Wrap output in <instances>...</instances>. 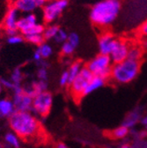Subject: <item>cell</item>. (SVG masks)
Masks as SVG:
<instances>
[{
    "label": "cell",
    "mask_w": 147,
    "mask_h": 148,
    "mask_svg": "<svg viewBox=\"0 0 147 148\" xmlns=\"http://www.w3.org/2000/svg\"><path fill=\"white\" fill-rule=\"evenodd\" d=\"M9 123L15 134L25 139L35 138L42 132L38 120L29 111L15 110L9 117Z\"/></svg>",
    "instance_id": "obj_1"
},
{
    "label": "cell",
    "mask_w": 147,
    "mask_h": 148,
    "mask_svg": "<svg viewBox=\"0 0 147 148\" xmlns=\"http://www.w3.org/2000/svg\"><path fill=\"white\" fill-rule=\"evenodd\" d=\"M121 12V3L112 0H101L92 6L90 20L99 27H107L112 25Z\"/></svg>",
    "instance_id": "obj_2"
},
{
    "label": "cell",
    "mask_w": 147,
    "mask_h": 148,
    "mask_svg": "<svg viewBox=\"0 0 147 148\" xmlns=\"http://www.w3.org/2000/svg\"><path fill=\"white\" fill-rule=\"evenodd\" d=\"M140 71V61L127 58L120 63L113 64L110 78L116 84H128L138 76Z\"/></svg>",
    "instance_id": "obj_3"
},
{
    "label": "cell",
    "mask_w": 147,
    "mask_h": 148,
    "mask_svg": "<svg viewBox=\"0 0 147 148\" xmlns=\"http://www.w3.org/2000/svg\"><path fill=\"white\" fill-rule=\"evenodd\" d=\"M112 66L113 62L109 56L101 53L92 59L86 65L94 75L102 77L106 79L110 78Z\"/></svg>",
    "instance_id": "obj_4"
},
{
    "label": "cell",
    "mask_w": 147,
    "mask_h": 148,
    "mask_svg": "<svg viewBox=\"0 0 147 148\" xmlns=\"http://www.w3.org/2000/svg\"><path fill=\"white\" fill-rule=\"evenodd\" d=\"M69 5L68 0H48L42 7V15L45 23L55 21Z\"/></svg>",
    "instance_id": "obj_5"
},
{
    "label": "cell",
    "mask_w": 147,
    "mask_h": 148,
    "mask_svg": "<svg viewBox=\"0 0 147 148\" xmlns=\"http://www.w3.org/2000/svg\"><path fill=\"white\" fill-rule=\"evenodd\" d=\"M94 77L87 67H82L81 71L78 74V76L73 79L70 85V91L72 96L75 99H80L83 97V92L88 85L91 79Z\"/></svg>",
    "instance_id": "obj_6"
},
{
    "label": "cell",
    "mask_w": 147,
    "mask_h": 148,
    "mask_svg": "<svg viewBox=\"0 0 147 148\" xmlns=\"http://www.w3.org/2000/svg\"><path fill=\"white\" fill-rule=\"evenodd\" d=\"M53 103V98L50 92L44 91L36 95L33 98L32 109L34 113L41 116H46L49 112Z\"/></svg>",
    "instance_id": "obj_7"
},
{
    "label": "cell",
    "mask_w": 147,
    "mask_h": 148,
    "mask_svg": "<svg viewBox=\"0 0 147 148\" xmlns=\"http://www.w3.org/2000/svg\"><path fill=\"white\" fill-rule=\"evenodd\" d=\"M18 20H19V11L13 5H11L6 12L3 21V28L7 36H11L19 33L17 29Z\"/></svg>",
    "instance_id": "obj_8"
},
{
    "label": "cell",
    "mask_w": 147,
    "mask_h": 148,
    "mask_svg": "<svg viewBox=\"0 0 147 148\" xmlns=\"http://www.w3.org/2000/svg\"><path fill=\"white\" fill-rule=\"evenodd\" d=\"M47 1L48 0H15L12 5L19 12L30 13L42 8Z\"/></svg>",
    "instance_id": "obj_9"
},
{
    "label": "cell",
    "mask_w": 147,
    "mask_h": 148,
    "mask_svg": "<svg viewBox=\"0 0 147 148\" xmlns=\"http://www.w3.org/2000/svg\"><path fill=\"white\" fill-rule=\"evenodd\" d=\"M131 45L127 42L118 39L113 50L109 54V57L111 58L113 64L120 63L128 58L129 49Z\"/></svg>",
    "instance_id": "obj_10"
},
{
    "label": "cell",
    "mask_w": 147,
    "mask_h": 148,
    "mask_svg": "<svg viewBox=\"0 0 147 148\" xmlns=\"http://www.w3.org/2000/svg\"><path fill=\"white\" fill-rule=\"evenodd\" d=\"M117 40L118 39L116 38V37L110 33H103L102 34L100 35L98 39L99 52L101 54L109 56V54L113 50Z\"/></svg>",
    "instance_id": "obj_11"
},
{
    "label": "cell",
    "mask_w": 147,
    "mask_h": 148,
    "mask_svg": "<svg viewBox=\"0 0 147 148\" xmlns=\"http://www.w3.org/2000/svg\"><path fill=\"white\" fill-rule=\"evenodd\" d=\"M12 102L14 104L15 110L30 111L32 109L33 97H31L27 92H25V91H23L21 92H19V94H13Z\"/></svg>",
    "instance_id": "obj_12"
},
{
    "label": "cell",
    "mask_w": 147,
    "mask_h": 148,
    "mask_svg": "<svg viewBox=\"0 0 147 148\" xmlns=\"http://www.w3.org/2000/svg\"><path fill=\"white\" fill-rule=\"evenodd\" d=\"M37 23H38V21H37V16H36V14H34V12H30L21 18H19V20H18V22H17V29L23 35H25Z\"/></svg>",
    "instance_id": "obj_13"
},
{
    "label": "cell",
    "mask_w": 147,
    "mask_h": 148,
    "mask_svg": "<svg viewBox=\"0 0 147 148\" xmlns=\"http://www.w3.org/2000/svg\"><path fill=\"white\" fill-rule=\"evenodd\" d=\"M47 87H48L47 81L39 79L38 81H34L28 86L24 87V91L28 95L34 98L36 95H38L44 91H47Z\"/></svg>",
    "instance_id": "obj_14"
},
{
    "label": "cell",
    "mask_w": 147,
    "mask_h": 148,
    "mask_svg": "<svg viewBox=\"0 0 147 148\" xmlns=\"http://www.w3.org/2000/svg\"><path fill=\"white\" fill-rule=\"evenodd\" d=\"M107 79L102 78V77H100V76H95L94 75V77L91 79V80L89 81L88 85L86 86L84 92H83V97L84 96H86L88 95H91L92 92H95L96 90L101 88L105 83H106Z\"/></svg>",
    "instance_id": "obj_15"
},
{
    "label": "cell",
    "mask_w": 147,
    "mask_h": 148,
    "mask_svg": "<svg viewBox=\"0 0 147 148\" xmlns=\"http://www.w3.org/2000/svg\"><path fill=\"white\" fill-rule=\"evenodd\" d=\"M15 111L12 101L9 99H0V118L10 117Z\"/></svg>",
    "instance_id": "obj_16"
},
{
    "label": "cell",
    "mask_w": 147,
    "mask_h": 148,
    "mask_svg": "<svg viewBox=\"0 0 147 148\" xmlns=\"http://www.w3.org/2000/svg\"><path fill=\"white\" fill-rule=\"evenodd\" d=\"M140 119H141V109L137 108L133 109L131 112L126 116V118L124 119V122L122 123V125L126 126L129 129L132 128Z\"/></svg>",
    "instance_id": "obj_17"
},
{
    "label": "cell",
    "mask_w": 147,
    "mask_h": 148,
    "mask_svg": "<svg viewBox=\"0 0 147 148\" xmlns=\"http://www.w3.org/2000/svg\"><path fill=\"white\" fill-rule=\"evenodd\" d=\"M82 64L80 62H73L72 64H70L69 69L67 70L68 74H69V86L70 85V83L73 81L77 76L78 74L79 73V71L82 69Z\"/></svg>",
    "instance_id": "obj_18"
},
{
    "label": "cell",
    "mask_w": 147,
    "mask_h": 148,
    "mask_svg": "<svg viewBox=\"0 0 147 148\" xmlns=\"http://www.w3.org/2000/svg\"><path fill=\"white\" fill-rule=\"evenodd\" d=\"M37 50L39 52V54L41 55V57L42 58V59H47L49 57H51L53 54V48L50 44L46 43V42H42V44H40L37 48Z\"/></svg>",
    "instance_id": "obj_19"
},
{
    "label": "cell",
    "mask_w": 147,
    "mask_h": 148,
    "mask_svg": "<svg viewBox=\"0 0 147 148\" xmlns=\"http://www.w3.org/2000/svg\"><path fill=\"white\" fill-rule=\"evenodd\" d=\"M24 40H26L27 42H28L34 45H37V46H39L45 41L42 34H32L24 35Z\"/></svg>",
    "instance_id": "obj_20"
},
{
    "label": "cell",
    "mask_w": 147,
    "mask_h": 148,
    "mask_svg": "<svg viewBox=\"0 0 147 148\" xmlns=\"http://www.w3.org/2000/svg\"><path fill=\"white\" fill-rule=\"evenodd\" d=\"M143 56V49L138 47V46H131L130 49H129V54H128V58L136 60V61H140Z\"/></svg>",
    "instance_id": "obj_21"
},
{
    "label": "cell",
    "mask_w": 147,
    "mask_h": 148,
    "mask_svg": "<svg viewBox=\"0 0 147 148\" xmlns=\"http://www.w3.org/2000/svg\"><path fill=\"white\" fill-rule=\"evenodd\" d=\"M59 27L57 25H49L44 28L43 31V37L45 40H53L56 36L57 33L59 30Z\"/></svg>",
    "instance_id": "obj_22"
},
{
    "label": "cell",
    "mask_w": 147,
    "mask_h": 148,
    "mask_svg": "<svg viewBox=\"0 0 147 148\" xmlns=\"http://www.w3.org/2000/svg\"><path fill=\"white\" fill-rule=\"evenodd\" d=\"M22 79H23V74H22V71H21V68H19V67L15 68V69L12 71V74H11L10 79H11L14 84H21Z\"/></svg>",
    "instance_id": "obj_23"
},
{
    "label": "cell",
    "mask_w": 147,
    "mask_h": 148,
    "mask_svg": "<svg viewBox=\"0 0 147 148\" xmlns=\"http://www.w3.org/2000/svg\"><path fill=\"white\" fill-rule=\"evenodd\" d=\"M5 142L10 145L11 146L14 147V148H19L20 147V141L19 138L16 136V134L14 133H7L5 137Z\"/></svg>",
    "instance_id": "obj_24"
},
{
    "label": "cell",
    "mask_w": 147,
    "mask_h": 148,
    "mask_svg": "<svg viewBox=\"0 0 147 148\" xmlns=\"http://www.w3.org/2000/svg\"><path fill=\"white\" fill-rule=\"evenodd\" d=\"M76 48L73 46L72 44H70L69 42H64V43H62V46H61V52L64 56H66V57H68V56H70L72 55L73 53H74Z\"/></svg>",
    "instance_id": "obj_25"
},
{
    "label": "cell",
    "mask_w": 147,
    "mask_h": 148,
    "mask_svg": "<svg viewBox=\"0 0 147 148\" xmlns=\"http://www.w3.org/2000/svg\"><path fill=\"white\" fill-rule=\"evenodd\" d=\"M67 38H68V33L65 30L59 28L58 32L57 33L56 36H55V38L53 40L57 43L62 44V43H64V42L67 41Z\"/></svg>",
    "instance_id": "obj_26"
},
{
    "label": "cell",
    "mask_w": 147,
    "mask_h": 148,
    "mask_svg": "<svg viewBox=\"0 0 147 148\" xmlns=\"http://www.w3.org/2000/svg\"><path fill=\"white\" fill-rule=\"evenodd\" d=\"M128 133H129V128H127L124 125H122L115 130L113 132V136L116 138H122L126 137V135H128Z\"/></svg>",
    "instance_id": "obj_27"
},
{
    "label": "cell",
    "mask_w": 147,
    "mask_h": 148,
    "mask_svg": "<svg viewBox=\"0 0 147 148\" xmlns=\"http://www.w3.org/2000/svg\"><path fill=\"white\" fill-rule=\"evenodd\" d=\"M23 41H24V36L19 34V33L16 34H13V35H11V36H8V38H7V42L11 45L20 44Z\"/></svg>",
    "instance_id": "obj_28"
},
{
    "label": "cell",
    "mask_w": 147,
    "mask_h": 148,
    "mask_svg": "<svg viewBox=\"0 0 147 148\" xmlns=\"http://www.w3.org/2000/svg\"><path fill=\"white\" fill-rule=\"evenodd\" d=\"M67 42H69L70 44H72L75 48H77L79 45V36L77 33L75 32H71L70 34H68V38H67Z\"/></svg>",
    "instance_id": "obj_29"
},
{
    "label": "cell",
    "mask_w": 147,
    "mask_h": 148,
    "mask_svg": "<svg viewBox=\"0 0 147 148\" xmlns=\"http://www.w3.org/2000/svg\"><path fill=\"white\" fill-rule=\"evenodd\" d=\"M37 77L41 80H46L47 81V79H48V71H47V67L40 66V68L38 69V71H37Z\"/></svg>",
    "instance_id": "obj_30"
},
{
    "label": "cell",
    "mask_w": 147,
    "mask_h": 148,
    "mask_svg": "<svg viewBox=\"0 0 147 148\" xmlns=\"http://www.w3.org/2000/svg\"><path fill=\"white\" fill-rule=\"evenodd\" d=\"M59 84L61 86H69V74L67 70L64 71L61 74V76L59 78Z\"/></svg>",
    "instance_id": "obj_31"
},
{
    "label": "cell",
    "mask_w": 147,
    "mask_h": 148,
    "mask_svg": "<svg viewBox=\"0 0 147 148\" xmlns=\"http://www.w3.org/2000/svg\"><path fill=\"white\" fill-rule=\"evenodd\" d=\"M0 82H1V85L3 87H5L7 89H10V90H12L15 85L10 79H4L3 78V79H0Z\"/></svg>",
    "instance_id": "obj_32"
},
{
    "label": "cell",
    "mask_w": 147,
    "mask_h": 148,
    "mask_svg": "<svg viewBox=\"0 0 147 148\" xmlns=\"http://www.w3.org/2000/svg\"><path fill=\"white\" fill-rule=\"evenodd\" d=\"M139 32H140V34H141L143 36L147 37V21H144V22L140 26Z\"/></svg>",
    "instance_id": "obj_33"
},
{
    "label": "cell",
    "mask_w": 147,
    "mask_h": 148,
    "mask_svg": "<svg viewBox=\"0 0 147 148\" xmlns=\"http://www.w3.org/2000/svg\"><path fill=\"white\" fill-rule=\"evenodd\" d=\"M33 59H34V61L35 63H37V64H39L41 61L43 60L42 58L41 57V55L39 54V52H38L37 50H35V51H34V55H33Z\"/></svg>",
    "instance_id": "obj_34"
},
{
    "label": "cell",
    "mask_w": 147,
    "mask_h": 148,
    "mask_svg": "<svg viewBox=\"0 0 147 148\" xmlns=\"http://www.w3.org/2000/svg\"><path fill=\"white\" fill-rule=\"evenodd\" d=\"M141 123H142L144 126H145V127L147 128V115L144 116L141 118Z\"/></svg>",
    "instance_id": "obj_35"
},
{
    "label": "cell",
    "mask_w": 147,
    "mask_h": 148,
    "mask_svg": "<svg viewBox=\"0 0 147 148\" xmlns=\"http://www.w3.org/2000/svg\"><path fill=\"white\" fill-rule=\"evenodd\" d=\"M142 49H143V50H146L147 51V38L143 41V42H142Z\"/></svg>",
    "instance_id": "obj_36"
},
{
    "label": "cell",
    "mask_w": 147,
    "mask_h": 148,
    "mask_svg": "<svg viewBox=\"0 0 147 148\" xmlns=\"http://www.w3.org/2000/svg\"><path fill=\"white\" fill-rule=\"evenodd\" d=\"M57 148H69L66 145L63 144V143H59L57 146Z\"/></svg>",
    "instance_id": "obj_37"
},
{
    "label": "cell",
    "mask_w": 147,
    "mask_h": 148,
    "mask_svg": "<svg viewBox=\"0 0 147 148\" xmlns=\"http://www.w3.org/2000/svg\"><path fill=\"white\" fill-rule=\"evenodd\" d=\"M2 85H1V82H0V94H1V92H2Z\"/></svg>",
    "instance_id": "obj_38"
},
{
    "label": "cell",
    "mask_w": 147,
    "mask_h": 148,
    "mask_svg": "<svg viewBox=\"0 0 147 148\" xmlns=\"http://www.w3.org/2000/svg\"><path fill=\"white\" fill-rule=\"evenodd\" d=\"M122 148H129V146L128 145H123V146H122Z\"/></svg>",
    "instance_id": "obj_39"
},
{
    "label": "cell",
    "mask_w": 147,
    "mask_h": 148,
    "mask_svg": "<svg viewBox=\"0 0 147 148\" xmlns=\"http://www.w3.org/2000/svg\"><path fill=\"white\" fill-rule=\"evenodd\" d=\"M112 1H118V2H120L121 0H112Z\"/></svg>",
    "instance_id": "obj_40"
},
{
    "label": "cell",
    "mask_w": 147,
    "mask_h": 148,
    "mask_svg": "<svg viewBox=\"0 0 147 148\" xmlns=\"http://www.w3.org/2000/svg\"><path fill=\"white\" fill-rule=\"evenodd\" d=\"M1 147H2V146H1V145H0V148H1Z\"/></svg>",
    "instance_id": "obj_41"
}]
</instances>
